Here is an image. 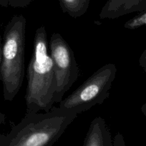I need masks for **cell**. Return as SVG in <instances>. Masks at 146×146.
<instances>
[{"label": "cell", "instance_id": "cell-1", "mask_svg": "<svg viewBox=\"0 0 146 146\" xmlns=\"http://www.w3.org/2000/svg\"><path fill=\"white\" fill-rule=\"evenodd\" d=\"M78 114L52 108L44 113L26 111L8 134H0V146H51Z\"/></svg>", "mask_w": 146, "mask_h": 146}, {"label": "cell", "instance_id": "cell-2", "mask_svg": "<svg viewBox=\"0 0 146 146\" xmlns=\"http://www.w3.org/2000/svg\"><path fill=\"white\" fill-rule=\"evenodd\" d=\"M47 49V31L44 26H41L35 31L27 69V111H49L54 104L57 80L54 64Z\"/></svg>", "mask_w": 146, "mask_h": 146}, {"label": "cell", "instance_id": "cell-3", "mask_svg": "<svg viewBox=\"0 0 146 146\" xmlns=\"http://www.w3.org/2000/svg\"><path fill=\"white\" fill-rule=\"evenodd\" d=\"M26 27L27 19L19 14L14 15L4 29L0 81L5 101H12L23 84Z\"/></svg>", "mask_w": 146, "mask_h": 146}, {"label": "cell", "instance_id": "cell-4", "mask_svg": "<svg viewBox=\"0 0 146 146\" xmlns=\"http://www.w3.org/2000/svg\"><path fill=\"white\" fill-rule=\"evenodd\" d=\"M114 64H107L90 76L80 86L60 102L59 108L79 114L102 104L110 96L116 76Z\"/></svg>", "mask_w": 146, "mask_h": 146}, {"label": "cell", "instance_id": "cell-5", "mask_svg": "<svg viewBox=\"0 0 146 146\" xmlns=\"http://www.w3.org/2000/svg\"><path fill=\"white\" fill-rule=\"evenodd\" d=\"M49 47L57 80L55 104L62 100L64 94L77 81L80 70L72 49L59 33L52 34Z\"/></svg>", "mask_w": 146, "mask_h": 146}, {"label": "cell", "instance_id": "cell-6", "mask_svg": "<svg viewBox=\"0 0 146 146\" xmlns=\"http://www.w3.org/2000/svg\"><path fill=\"white\" fill-rule=\"evenodd\" d=\"M144 11H146V0H107L99 16L102 19H115L131 13Z\"/></svg>", "mask_w": 146, "mask_h": 146}, {"label": "cell", "instance_id": "cell-7", "mask_svg": "<svg viewBox=\"0 0 146 146\" xmlns=\"http://www.w3.org/2000/svg\"><path fill=\"white\" fill-rule=\"evenodd\" d=\"M84 146H113L112 135L104 120L101 117L91 122L83 142Z\"/></svg>", "mask_w": 146, "mask_h": 146}, {"label": "cell", "instance_id": "cell-8", "mask_svg": "<svg viewBox=\"0 0 146 146\" xmlns=\"http://www.w3.org/2000/svg\"><path fill=\"white\" fill-rule=\"evenodd\" d=\"M62 11L72 18H77L87 12L90 0H58Z\"/></svg>", "mask_w": 146, "mask_h": 146}, {"label": "cell", "instance_id": "cell-9", "mask_svg": "<svg viewBox=\"0 0 146 146\" xmlns=\"http://www.w3.org/2000/svg\"><path fill=\"white\" fill-rule=\"evenodd\" d=\"M146 25V11L139 12L124 24V27L127 29H136Z\"/></svg>", "mask_w": 146, "mask_h": 146}, {"label": "cell", "instance_id": "cell-10", "mask_svg": "<svg viewBox=\"0 0 146 146\" xmlns=\"http://www.w3.org/2000/svg\"><path fill=\"white\" fill-rule=\"evenodd\" d=\"M8 5L14 8H24L27 7L33 0H7Z\"/></svg>", "mask_w": 146, "mask_h": 146}, {"label": "cell", "instance_id": "cell-11", "mask_svg": "<svg viewBox=\"0 0 146 146\" xmlns=\"http://www.w3.org/2000/svg\"><path fill=\"white\" fill-rule=\"evenodd\" d=\"M113 146L116 145H125V141L124 139H123V137L121 134L117 133V135L115 136L114 139L113 141Z\"/></svg>", "mask_w": 146, "mask_h": 146}, {"label": "cell", "instance_id": "cell-12", "mask_svg": "<svg viewBox=\"0 0 146 146\" xmlns=\"http://www.w3.org/2000/svg\"><path fill=\"white\" fill-rule=\"evenodd\" d=\"M139 65L146 72V48L143 51L139 58Z\"/></svg>", "mask_w": 146, "mask_h": 146}, {"label": "cell", "instance_id": "cell-13", "mask_svg": "<svg viewBox=\"0 0 146 146\" xmlns=\"http://www.w3.org/2000/svg\"><path fill=\"white\" fill-rule=\"evenodd\" d=\"M1 58H2V37L0 33V68H1Z\"/></svg>", "mask_w": 146, "mask_h": 146}, {"label": "cell", "instance_id": "cell-14", "mask_svg": "<svg viewBox=\"0 0 146 146\" xmlns=\"http://www.w3.org/2000/svg\"><path fill=\"white\" fill-rule=\"evenodd\" d=\"M6 120V115L0 111V125L3 124Z\"/></svg>", "mask_w": 146, "mask_h": 146}, {"label": "cell", "instance_id": "cell-15", "mask_svg": "<svg viewBox=\"0 0 146 146\" xmlns=\"http://www.w3.org/2000/svg\"><path fill=\"white\" fill-rule=\"evenodd\" d=\"M8 2L6 0H0V7H8Z\"/></svg>", "mask_w": 146, "mask_h": 146}, {"label": "cell", "instance_id": "cell-16", "mask_svg": "<svg viewBox=\"0 0 146 146\" xmlns=\"http://www.w3.org/2000/svg\"><path fill=\"white\" fill-rule=\"evenodd\" d=\"M141 111L142 113H143V115H144L145 116H146V103H145V104L142 106Z\"/></svg>", "mask_w": 146, "mask_h": 146}, {"label": "cell", "instance_id": "cell-17", "mask_svg": "<svg viewBox=\"0 0 146 146\" xmlns=\"http://www.w3.org/2000/svg\"><path fill=\"white\" fill-rule=\"evenodd\" d=\"M6 1H7V0H6Z\"/></svg>", "mask_w": 146, "mask_h": 146}]
</instances>
